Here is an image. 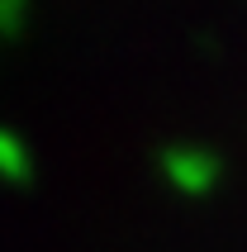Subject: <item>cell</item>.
<instances>
[{
    "label": "cell",
    "instance_id": "obj_1",
    "mask_svg": "<svg viewBox=\"0 0 247 252\" xmlns=\"http://www.w3.org/2000/svg\"><path fill=\"white\" fill-rule=\"evenodd\" d=\"M162 176L185 195H205V190L219 186L223 162H219V153H209L200 143H176V148L162 153Z\"/></svg>",
    "mask_w": 247,
    "mask_h": 252
},
{
    "label": "cell",
    "instance_id": "obj_2",
    "mask_svg": "<svg viewBox=\"0 0 247 252\" xmlns=\"http://www.w3.org/2000/svg\"><path fill=\"white\" fill-rule=\"evenodd\" d=\"M0 176L5 181H29L33 176V157H29V143L14 133V128L0 124Z\"/></svg>",
    "mask_w": 247,
    "mask_h": 252
},
{
    "label": "cell",
    "instance_id": "obj_3",
    "mask_svg": "<svg viewBox=\"0 0 247 252\" xmlns=\"http://www.w3.org/2000/svg\"><path fill=\"white\" fill-rule=\"evenodd\" d=\"M29 10H33V0H0V43L19 38L29 29Z\"/></svg>",
    "mask_w": 247,
    "mask_h": 252
}]
</instances>
